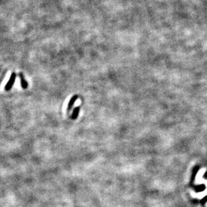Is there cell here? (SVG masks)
I'll return each instance as SVG.
<instances>
[{"mask_svg": "<svg viewBox=\"0 0 207 207\" xmlns=\"http://www.w3.org/2000/svg\"><path fill=\"white\" fill-rule=\"evenodd\" d=\"M14 80H15V75L14 74H13V76L12 77V79L11 80H10V83L8 84V85H7L6 86V89L7 90H9L10 88H11L12 85H13V82H14Z\"/></svg>", "mask_w": 207, "mask_h": 207, "instance_id": "obj_3", "label": "cell"}, {"mask_svg": "<svg viewBox=\"0 0 207 207\" xmlns=\"http://www.w3.org/2000/svg\"><path fill=\"white\" fill-rule=\"evenodd\" d=\"M79 107H77L75 109L74 112H73V119H75L77 117H78V115L79 114Z\"/></svg>", "mask_w": 207, "mask_h": 207, "instance_id": "obj_4", "label": "cell"}, {"mask_svg": "<svg viewBox=\"0 0 207 207\" xmlns=\"http://www.w3.org/2000/svg\"><path fill=\"white\" fill-rule=\"evenodd\" d=\"M77 99H78V97H77V95H75L74 97L71 98V100H70V101H69V105H68V110L71 109L73 105H74V103L75 102V101L77 100Z\"/></svg>", "mask_w": 207, "mask_h": 207, "instance_id": "obj_2", "label": "cell"}, {"mask_svg": "<svg viewBox=\"0 0 207 207\" xmlns=\"http://www.w3.org/2000/svg\"><path fill=\"white\" fill-rule=\"evenodd\" d=\"M10 76H11V72H9L8 74L6 75V76L5 77V79H4V80H3L2 84V89H3V88H4V87L6 86L7 85H8V82L9 81V79L10 78Z\"/></svg>", "mask_w": 207, "mask_h": 207, "instance_id": "obj_1", "label": "cell"}]
</instances>
